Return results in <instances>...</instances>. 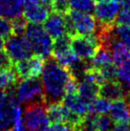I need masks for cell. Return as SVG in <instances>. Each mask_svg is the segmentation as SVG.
<instances>
[{
	"label": "cell",
	"instance_id": "cell-1",
	"mask_svg": "<svg viewBox=\"0 0 130 131\" xmlns=\"http://www.w3.org/2000/svg\"><path fill=\"white\" fill-rule=\"evenodd\" d=\"M71 76L69 70L60 65L53 57L46 58L41 72V82L46 104L61 102L65 96L66 83Z\"/></svg>",
	"mask_w": 130,
	"mask_h": 131
},
{
	"label": "cell",
	"instance_id": "cell-2",
	"mask_svg": "<svg viewBox=\"0 0 130 131\" xmlns=\"http://www.w3.org/2000/svg\"><path fill=\"white\" fill-rule=\"evenodd\" d=\"M24 35L35 55L44 59L51 57L54 39L40 24H28Z\"/></svg>",
	"mask_w": 130,
	"mask_h": 131
},
{
	"label": "cell",
	"instance_id": "cell-3",
	"mask_svg": "<svg viewBox=\"0 0 130 131\" xmlns=\"http://www.w3.org/2000/svg\"><path fill=\"white\" fill-rule=\"evenodd\" d=\"M15 88V95L18 103L27 105L35 102H45L42 82L39 78L22 79Z\"/></svg>",
	"mask_w": 130,
	"mask_h": 131
},
{
	"label": "cell",
	"instance_id": "cell-4",
	"mask_svg": "<svg viewBox=\"0 0 130 131\" xmlns=\"http://www.w3.org/2000/svg\"><path fill=\"white\" fill-rule=\"evenodd\" d=\"M47 104L45 102H39L27 104L23 111V123L26 131H44L48 126L49 120L47 116Z\"/></svg>",
	"mask_w": 130,
	"mask_h": 131
},
{
	"label": "cell",
	"instance_id": "cell-5",
	"mask_svg": "<svg viewBox=\"0 0 130 131\" xmlns=\"http://www.w3.org/2000/svg\"><path fill=\"white\" fill-rule=\"evenodd\" d=\"M4 48L13 63L25 60L34 55L31 45L23 35H12L7 38Z\"/></svg>",
	"mask_w": 130,
	"mask_h": 131
},
{
	"label": "cell",
	"instance_id": "cell-6",
	"mask_svg": "<svg viewBox=\"0 0 130 131\" xmlns=\"http://www.w3.org/2000/svg\"><path fill=\"white\" fill-rule=\"evenodd\" d=\"M70 46L78 58L84 61H89L94 57L101 44L96 35L75 36L71 37Z\"/></svg>",
	"mask_w": 130,
	"mask_h": 131
},
{
	"label": "cell",
	"instance_id": "cell-7",
	"mask_svg": "<svg viewBox=\"0 0 130 131\" xmlns=\"http://www.w3.org/2000/svg\"><path fill=\"white\" fill-rule=\"evenodd\" d=\"M76 36H92L97 29V21L89 13L69 11L67 14Z\"/></svg>",
	"mask_w": 130,
	"mask_h": 131
},
{
	"label": "cell",
	"instance_id": "cell-8",
	"mask_svg": "<svg viewBox=\"0 0 130 131\" xmlns=\"http://www.w3.org/2000/svg\"><path fill=\"white\" fill-rule=\"evenodd\" d=\"M121 3L117 0H105L94 7V17L98 24L102 26H113L120 12Z\"/></svg>",
	"mask_w": 130,
	"mask_h": 131
},
{
	"label": "cell",
	"instance_id": "cell-9",
	"mask_svg": "<svg viewBox=\"0 0 130 131\" xmlns=\"http://www.w3.org/2000/svg\"><path fill=\"white\" fill-rule=\"evenodd\" d=\"M44 58L38 56L31 57L25 60L16 62L15 65V71L18 79H29V78H38L41 75L43 69Z\"/></svg>",
	"mask_w": 130,
	"mask_h": 131
},
{
	"label": "cell",
	"instance_id": "cell-10",
	"mask_svg": "<svg viewBox=\"0 0 130 131\" xmlns=\"http://www.w3.org/2000/svg\"><path fill=\"white\" fill-rule=\"evenodd\" d=\"M61 102L69 111L80 117H84L90 113V102L81 98L78 92L65 95Z\"/></svg>",
	"mask_w": 130,
	"mask_h": 131
},
{
	"label": "cell",
	"instance_id": "cell-11",
	"mask_svg": "<svg viewBox=\"0 0 130 131\" xmlns=\"http://www.w3.org/2000/svg\"><path fill=\"white\" fill-rule=\"evenodd\" d=\"M43 23V28L53 39L66 35L64 15L51 12Z\"/></svg>",
	"mask_w": 130,
	"mask_h": 131
},
{
	"label": "cell",
	"instance_id": "cell-12",
	"mask_svg": "<svg viewBox=\"0 0 130 131\" xmlns=\"http://www.w3.org/2000/svg\"><path fill=\"white\" fill-rule=\"evenodd\" d=\"M51 12L52 11L44 4L31 5L24 7L23 16L27 22H30L32 24H41L46 20Z\"/></svg>",
	"mask_w": 130,
	"mask_h": 131
},
{
	"label": "cell",
	"instance_id": "cell-13",
	"mask_svg": "<svg viewBox=\"0 0 130 131\" xmlns=\"http://www.w3.org/2000/svg\"><path fill=\"white\" fill-rule=\"evenodd\" d=\"M24 0H0V16L13 20L21 16Z\"/></svg>",
	"mask_w": 130,
	"mask_h": 131
},
{
	"label": "cell",
	"instance_id": "cell-14",
	"mask_svg": "<svg viewBox=\"0 0 130 131\" xmlns=\"http://www.w3.org/2000/svg\"><path fill=\"white\" fill-rule=\"evenodd\" d=\"M99 96L108 100L110 102H115L124 98V90L122 85L117 80H107L100 86Z\"/></svg>",
	"mask_w": 130,
	"mask_h": 131
},
{
	"label": "cell",
	"instance_id": "cell-15",
	"mask_svg": "<svg viewBox=\"0 0 130 131\" xmlns=\"http://www.w3.org/2000/svg\"><path fill=\"white\" fill-rule=\"evenodd\" d=\"M109 113L115 123H128L130 120V106L124 98L113 102Z\"/></svg>",
	"mask_w": 130,
	"mask_h": 131
},
{
	"label": "cell",
	"instance_id": "cell-16",
	"mask_svg": "<svg viewBox=\"0 0 130 131\" xmlns=\"http://www.w3.org/2000/svg\"><path fill=\"white\" fill-rule=\"evenodd\" d=\"M99 90L100 85L87 77L83 76L79 80L78 94L87 102H91L95 98H97L99 96Z\"/></svg>",
	"mask_w": 130,
	"mask_h": 131
},
{
	"label": "cell",
	"instance_id": "cell-17",
	"mask_svg": "<svg viewBox=\"0 0 130 131\" xmlns=\"http://www.w3.org/2000/svg\"><path fill=\"white\" fill-rule=\"evenodd\" d=\"M109 50L111 53V58H112V62L116 66L121 65L123 62L130 58V50L122 43L120 40L116 39L112 36L111 42L109 44Z\"/></svg>",
	"mask_w": 130,
	"mask_h": 131
},
{
	"label": "cell",
	"instance_id": "cell-18",
	"mask_svg": "<svg viewBox=\"0 0 130 131\" xmlns=\"http://www.w3.org/2000/svg\"><path fill=\"white\" fill-rule=\"evenodd\" d=\"M18 77L12 66L0 71V91H12L17 83Z\"/></svg>",
	"mask_w": 130,
	"mask_h": 131
},
{
	"label": "cell",
	"instance_id": "cell-19",
	"mask_svg": "<svg viewBox=\"0 0 130 131\" xmlns=\"http://www.w3.org/2000/svg\"><path fill=\"white\" fill-rule=\"evenodd\" d=\"M116 80L123 88L124 96L130 95V58L118 66Z\"/></svg>",
	"mask_w": 130,
	"mask_h": 131
},
{
	"label": "cell",
	"instance_id": "cell-20",
	"mask_svg": "<svg viewBox=\"0 0 130 131\" xmlns=\"http://www.w3.org/2000/svg\"><path fill=\"white\" fill-rule=\"evenodd\" d=\"M110 62H112V58H111V53H110L109 48L100 46L94 57L89 60V64L92 68L99 69Z\"/></svg>",
	"mask_w": 130,
	"mask_h": 131
},
{
	"label": "cell",
	"instance_id": "cell-21",
	"mask_svg": "<svg viewBox=\"0 0 130 131\" xmlns=\"http://www.w3.org/2000/svg\"><path fill=\"white\" fill-rule=\"evenodd\" d=\"M111 34L116 39L120 40L130 50V26L114 24L111 28Z\"/></svg>",
	"mask_w": 130,
	"mask_h": 131
},
{
	"label": "cell",
	"instance_id": "cell-22",
	"mask_svg": "<svg viewBox=\"0 0 130 131\" xmlns=\"http://www.w3.org/2000/svg\"><path fill=\"white\" fill-rule=\"evenodd\" d=\"M111 106V102L106 100V99L102 98V97H99L95 98L92 102H90V113L93 114H107L109 112Z\"/></svg>",
	"mask_w": 130,
	"mask_h": 131
},
{
	"label": "cell",
	"instance_id": "cell-23",
	"mask_svg": "<svg viewBox=\"0 0 130 131\" xmlns=\"http://www.w3.org/2000/svg\"><path fill=\"white\" fill-rule=\"evenodd\" d=\"M95 124L97 131H112L114 126V121L111 119L110 116L106 114H100L95 117Z\"/></svg>",
	"mask_w": 130,
	"mask_h": 131
},
{
	"label": "cell",
	"instance_id": "cell-24",
	"mask_svg": "<svg viewBox=\"0 0 130 131\" xmlns=\"http://www.w3.org/2000/svg\"><path fill=\"white\" fill-rule=\"evenodd\" d=\"M122 10H120L116 23L122 25L130 26V0H122Z\"/></svg>",
	"mask_w": 130,
	"mask_h": 131
},
{
	"label": "cell",
	"instance_id": "cell-25",
	"mask_svg": "<svg viewBox=\"0 0 130 131\" xmlns=\"http://www.w3.org/2000/svg\"><path fill=\"white\" fill-rule=\"evenodd\" d=\"M70 9L74 11L91 13L94 10V0H68Z\"/></svg>",
	"mask_w": 130,
	"mask_h": 131
},
{
	"label": "cell",
	"instance_id": "cell-26",
	"mask_svg": "<svg viewBox=\"0 0 130 131\" xmlns=\"http://www.w3.org/2000/svg\"><path fill=\"white\" fill-rule=\"evenodd\" d=\"M98 70L101 72V74L102 75L105 81H107V80H116V77H117V66L113 62L105 64L102 67L99 68Z\"/></svg>",
	"mask_w": 130,
	"mask_h": 131
},
{
	"label": "cell",
	"instance_id": "cell-27",
	"mask_svg": "<svg viewBox=\"0 0 130 131\" xmlns=\"http://www.w3.org/2000/svg\"><path fill=\"white\" fill-rule=\"evenodd\" d=\"M12 35H14L12 21L10 19L0 16V37L3 39H7Z\"/></svg>",
	"mask_w": 130,
	"mask_h": 131
},
{
	"label": "cell",
	"instance_id": "cell-28",
	"mask_svg": "<svg viewBox=\"0 0 130 131\" xmlns=\"http://www.w3.org/2000/svg\"><path fill=\"white\" fill-rule=\"evenodd\" d=\"M12 26H13V33L14 35H23L27 27V20L24 18V16H19L16 18L11 20Z\"/></svg>",
	"mask_w": 130,
	"mask_h": 131
},
{
	"label": "cell",
	"instance_id": "cell-29",
	"mask_svg": "<svg viewBox=\"0 0 130 131\" xmlns=\"http://www.w3.org/2000/svg\"><path fill=\"white\" fill-rule=\"evenodd\" d=\"M70 11L68 0H52V12L65 15Z\"/></svg>",
	"mask_w": 130,
	"mask_h": 131
},
{
	"label": "cell",
	"instance_id": "cell-30",
	"mask_svg": "<svg viewBox=\"0 0 130 131\" xmlns=\"http://www.w3.org/2000/svg\"><path fill=\"white\" fill-rule=\"evenodd\" d=\"M44 131H79V127L66 123H54L48 124Z\"/></svg>",
	"mask_w": 130,
	"mask_h": 131
},
{
	"label": "cell",
	"instance_id": "cell-31",
	"mask_svg": "<svg viewBox=\"0 0 130 131\" xmlns=\"http://www.w3.org/2000/svg\"><path fill=\"white\" fill-rule=\"evenodd\" d=\"M12 66H13V62L7 54L3 51H0V71L7 68H11Z\"/></svg>",
	"mask_w": 130,
	"mask_h": 131
},
{
	"label": "cell",
	"instance_id": "cell-32",
	"mask_svg": "<svg viewBox=\"0 0 130 131\" xmlns=\"http://www.w3.org/2000/svg\"><path fill=\"white\" fill-rule=\"evenodd\" d=\"M9 131H26L25 125H24V123H23V119H19L16 122L14 123L13 126L10 128Z\"/></svg>",
	"mask_w": 130,
	"mask_h": 131
},
{
	"label": "cell",
	"instance_id": "cell-33",
	"mask_svg": "<svg viewBox=\"0 0 130 131\" xmlns=\"http://www.w3.org/2000/svg\"><path fill=\"white\" fill-rule=\"evenodd\" d=\"M112 131H129L127 123H116L114 124Z\"/></svg>",
	"mask_w": 130,
	"mask_h": 131
},
{
	"label": "cell",
	"instance_id": "cell-34",
	"mask_svg": "<svg viewBox=\"0 0 130 131\" xmlns=\"http://www.w3.org/2000/svg\"><path fill=\"white\" fill-rule=\"evenodd\" d=\"M4 44H5V42H4V39L0 37V51H2V50L4 49Z\"/></svg>",
	"mask_w": 130,
	"mask_h": 131
},
{
	"label": "cell",
	"instance_id": "cell-35",
	"mask_svg": "<svg viewBox=\"0 0 130 131\" xmlns=\"http://www.w3.org/2000/svg\"><path fill=\"white\" fill-rule=\"evenodd\" d=\"M102 1H105V0H94V2H97V3H100V2H102Z\"/></svg>",
	"mask_w": 130,
	"mask_h": 131
},
{
	"label": "cell",
	"instance_id": "cell-36",
	"mask_svg": "<svg viewBox=\"0 0 130 131\" xmlns=\"http://www.w3.org/2000/svg\"><path fill=\"white\" fill-rule=\"evenodd\" d=\"M129 122H130V120H129ZM128 128H129V131H130V124H129V125H128Z\"/></svg>",
	"mask_w": 130,
	"mask_h": 131
},
{
	"label": "cell",
	"instance_id": "cell-37",
	"mask_svg": "<svg viewBox=\"0 0 130 131\" xmlns=\"http://www.w3.org/2000/svg\"><path fill=\"white\" fill-rule=\"evenodd\" d=\"M117 1H119L120 3H121V2H122V0H117Z\"/></svg>",
	"mask_w": 130,
	"mask_h": 131
}]
</instances>
